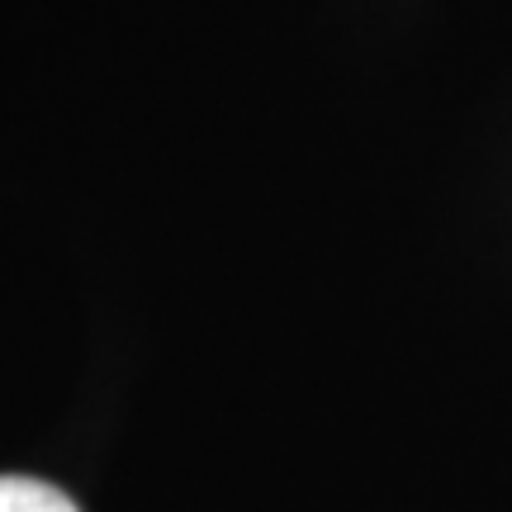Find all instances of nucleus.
<instances>
[{"label":"nucleus","mask_w":512,"mask_h":512,"mask_svg":"<svg viewBox=\"0 0 512 512\" xmlns=\"http://www.w3.org/2000/svg\"><path fill=\"white\" fill-rule=\"evenodd\" d=\"M0 512H76V503L43 479L0 475Z\"/></svg>","instance_id":"obj_1"}]
</instances>
